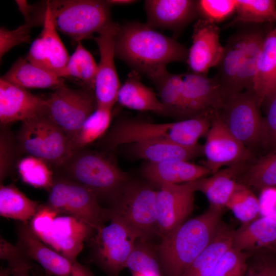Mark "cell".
Segmentation results:
<instances>
[{
    "instance_id": "1",
    "label": "cell",
    "mask_w": 276,
    "mask_h": 276,
    "mask_svg": "<svg viewBox=\"0 0 276 276\" xmlns=\"http://www.w3.org/2000/svg\"><path fill=\"white\" fill-rule=\"evenodd\" d=\"M188 50L147 24L137 22L119 26L115 46L116 57L150 79L169 63L187 62Z\"/></svg>"
},
{
    "instance_id": "2",
    "label": "cell",
    "mask_w": 276,
    "mask_h": 276,
    "mask_svg": "<svg viewBox=\"0 0 276 276\" xmlns=\"http://www.w3.org/2000/svg\"><path fill=\"white\" fill-rule=\"evenodd\" d=\"M223 209L210 205L162 238L155 249L162 276H181L216 235L223 222Z\"/></svg>"
},
{
    "instance_id": "3",
    "label": "cell",
    "mask_w": 276,
    "mask_h": 276,
    "mask_svg": "<svg viewBox=\"0 0 276 276\" xmlns=\"http://www.w3.org/2000/svg\"><path fill=\"white\" fill-rule=\"evenodd\" d=\"M210 114L200 115L177 122L155 123L139 120L116 122L102 142L106 150L117 146L150 141H167L186 147L198 145V140L206 135L211 125Z\"/></svg>"
},
{
    "instance_id": "4",
    "label": "cell",
    "mask_w": 276,
    "mask_h": 276,
    "mask_svg": "<svg viewBox=\"0 0 276 276\" xmlns=\"http://www.w3.org/2000/svg\"><path fill=\"white\" fill-rule=\"evenodd\" d=\"M54 171L55 176L82 185L93 192L100 202L106 200L110 206L130 180L108 157L85 148L73 152Z\"/></svg>"
},
{
    "instance_id": "5",
    "label": "cell",
    "mask_w": 276,
    "mask_h": 276,
    "mask_svg": "<svg viewBox=\"0 0 276 276\" xmlns=\"http://www.w3.org/2000/svg\"><path fill=\"white\" fill-rule=\"evenodd\" d=\"M56 29L78 43L91 38L110 22V6L106 1H48Z\"/></svg>"
},
{
    "instance_id": "6",
    "label": "cell",
    "mask_w": 276,
    "mask_h": 276,
    "mask_svg": "<svg viewBox=\"0 0 276 276\" xmlns=\"http://www.w3.org/2000/svg\"><path fill=\"white\" fill-rule=\"evenodd\" d=\"M150 183L129 180L109 207L111 217L123 221L139 240L147 241L150 237L158 234L157 191Z\"/></svg>"
},
{
    "instance_id": "7",
    "label": "cell",
    "mask_w": 276,
    "mask_h": 276,
    "mask_svg": "<svg viewBox=\"0 0 276 276\" xmlns=\"http://www.w3.org/2000/svg\"><path fill=\"white\" fill-rule=\"evenodd\" d=\"M16 136L21 153L44 160L53 170L73 153L70 139L48 113L22 122Z\"/></svg>"
},
{
    "instance_id": "8",
    "label": "cell",
    "mask_w": 276,
    "mask_h": 276,
    "mask_svg": "<svg viewBox=\"0 0 276 276\" xmlns=\"http://www.w3.org/2000/svg\"><path fill=\"white\" fill-rule=\"evenodd\" d=\"M49 192L47 204L83 221L96 231L111 219L110 209L102 207L93 192L76 182L55 176Z\"/></svg>"
},
{
    "instance_id": "9",
    "label": "cell",
    "mask_w": 276,
    "mask_h": 276,
    "mask_svg": "<svg viewBox=\"0 0 276 276\" xmlns=\"http://www.w3.org/2000/svg\"><path fill=\"white\" fill-rule=\"evenodd\" d=\"M50 117L72 143L86 119L97 108L94 90L73 89L64 85L46 99Z\"/></svg>"
},
{
    "instance_id": "10",
    "label": "cell",
    "mask_w": 276,
    "mask_h": 276,
    "mask_svg": "<svg viewBox=\"0 0 276 276\" xmlns=\"http://www.w3.org/2000/svg\"><path fill=\"white\" fill-rule=\"evenodd\" d=\"M261 104L253 90H245L229 97L219 111L228 130L252 153L261 143Z\"/></svg>"
},
{
    "instance_id": "11",
    "label": "cell",
    "mask_w": 276,
    "mask_h": 276,
    "mask_svg": "<svg viewBox=\"0 0 276 276\" xmlns=\"http://www.w3.org/2000/svg\"><path fill=\"white\" fill-rule=\"evenodd\" d=\"M110 223L97 231L89 239L96 263L109 276H118L126 268L128 257L139 240L123 221L112 216Z\"/></svg>"
},
{
    "instance_id": "12",
    "label": "cell",
    "mask_w": 276,
    "mask_h": 276,
    "mask_svg": "<svg viewBox=\"0 0 276 276\" xmlns=\"http://www.w3.org/2000/svg\"><path fill=\"white\" fill-rule=\"evenodd\" d=\"M16 233V245L27 258L39 263L46 273L51 276H94L77 260L69 259L44 244L32 232L29 223L19 222Z\"/></svg>"
},
{
    "instance_id": "13",
    "label": "cell",
    "mask_w": 276,
    "mask_h": 276,
    "mask_svg": "<svg viewBox=\"0 0 276 276\" xmlns=\"http://www.w3.org/2000/svg\"><path fill=\"white\" fill-rule=\"evenodd\" d=\"M206 161L204 166L213 174L223 166L243 162H253L254 153L245 147L228 130L219 113H212L211 125L203 146Z\"/></svg>"
},
{
    "instance_id": "14",
    "label": "cell",
    "mask_w": 276,
    "mask_h": 276,
    "mask_svg": "<svg viewBox=\"0 0 276 276\" xmlns=\"http://www.w3.org/2000/svg\"><path fill=\"white\" fill-rule=\"evenodd\" d=\"M119 25L111 21L94 39L100 52V60L94 93L97 106L112 109L121 86L114 63L115 46Z\"/></svg>"
},
{
    "instance_id": "15",
    "label": "cell",
    "mask_w": 276,
    "mask_h": 276,
    "mask_svg": "<svg viewBox=\"0 0 276 276\" xmlns=\"http://www.w3.org/2000/svg\"><path fill=\"white\" fill-rule=\"evenodd\" d=\"M196 191V180L159 187L156 206L158 234L162 238L187 221L193 210Z\"/></svg>"
},
{
    "instance_id": "16",
    "label": "cell",
    "mask_w": 276,
    "mask_h": 276,
    "mask_svg": "<svg viewBox=\"0 0 276 276\" xmlns=\"http://www.w3.org/2000/svg\"><path fill=\"white\" fill-rule=\"evenodd\" d=\"M224 103L221 88L214 77L192 72L183 74L181 120L220 111Z\"/></svg>"
},
{
    "instance_id": "17",
    "label": "cell",
    "mask_w": 276,
    "mask_h": 276,
    "mask_svg": "<svg viewBox=\"0 0 276 276\" xmlns=\"http://www.w3.org/2000/svg\"><path fill=\"white\" fill-rule=\"evenodd\" d=\"M43 28L32 42L26 56L31 63L61 78H67L66 66L70 58L54 24L50 9L45 2Z\"/></svg>"
},
{
    "instance_id": "18",
    "label": "cell",
    "mask_w": 276,
    "mask_h": 276,
    "mask_svg": "<svg viewBox=\"0 0 276 276\" xmlns=\"http://www.w3.org/2000/svg\"><path fill=\"white\" fill-rule=\"evenodd\" d=\"M46 99L27 89L0 79V123L9 125L47 114Z\"/></svg>"
},
{
    "instance_id": "19",
    "label": "cell",
    "mask_w": 276,
    "mask_h": 276,
    "mask_svg": "<svg viewBox=\"0 0 276 276\" xmlns=\"http://www.w3.org/2000/svg\"><path fill=\"white\" fill-rule=\"evenodd\" d=\"M219 34L216 25L198 18L194 26L192 44L187 60L192 72L207 75L211 68L217 66L224 50Z\"/></svg>"
},
{
    "instance_id": "20",
    "label": "cell",
    "mask_w": 276,
    "mask_h": 276,
    "mask_svg": "<svg viewBox=\"0 0 276 276\" xmlns=\"http://www.w3.org/2000/svg\"><path fill=\"white\" fill-rule=\"evenodd\" d=\"M60 214L54 219L44 243L69 259L77 260L84 242L89 240L96 231L74 216Z\"/></svg>"
},
{
    "instance_id": "21",
    "label": "cell",
    "mask_w": 276,
    "mask_h": 276,
    "mask_svg": "<svg viewBox=\"0 0 276 276\" xmlns=\"http://www.w3.org/2000/svg\"><path fill=\"white\" fill-rule=\"evenodd\" d=\"M145 9L147 25L174 33L179 32L198 18L197 1L147 0Z\"/></svg>"
},
{
    "instance_id": "22",
    "label": "cell",
    "mask_w": 276,
    "mask_h": 276,
    "mask_svg": "<svg viewBox=\"0 0 276 276\" xmlns=\"http://www.w3.org/2000/svg\"><path fill=\"white\" fill-rule=\"evenodd\" d=\"M142 173L149 182L159 187L193 181L211 175L210 170L204 165L178 160L147 162L143 167Z\"/></svg>"
},
{
    "instance_id": "23",
    "label": "cell",
    "mask_w": 276,
    "mask_h": 276,
    "mask_svg": "<svg viewBox=\"0 0 276 276\" xmlns=\"http://www.w3.org/2000/svg\"><path fill=\"white\" fill-rule=\"evenodd\" d=\"M251 162H243L220 169L196 180L197 191L203 193L210 205L224 208L241 176Z\"/></svg>"
},
{
    "instance_id": "24",
    "label": "cell",
    "mask_w": 276,
    "mask_h": 276,
    "mask_svg": "<svg viewBox=\"0 0 276 276\" xmlns=\"http://www.w3.org/2000/svg\"><path fill=\"white\" fill-rule=\"evenodd\" d=\"M130 155L135 158L158 163L169 160L189 161L203 154V146L186 147L171 141H150L128 145Z\"/></svg>"
},
{
    "instance_id": "25",
    "label": "cell",
    "mask_w": 276,
    "mask_h": 276,
    "mask_svg": "<svg viewBox=\"0 0 276 276\" xmlns=\"http://www.w3.org/2000/svg\"><path fill=\"white\" fill-rule=\"evenodd\" d=\"M244 34L243 28L233 34L224 46L222 57L213 77L219 84L225 102L236 94L237 78L242 60Z\"/></svg>"
},
{
    "instance_id": "26",
    "label": "cell",
    "mask_w": 276,
    "mask_h": 276,
    "mask_svg": "<svg viewBox=\"0 0 276 276\" xmlns=\"http://www.w3.org/2000/svg\"><path fill=\"white\" fill-rule=\"evenodd\" d=\"M117 101L129 109L168 115L167 109L155 93L142 83L139 73L133 70L129 73L125 82L121 84Z\"/></svg>"
},
{
    "instance_id": "27",
    "label": "cell",
    "mask_w": 276,
    "mask_h": 276,
    "mask_svg": "<svg viewBox=\"0 0 276 276\" xmlns=\"http://www.w3.org/2000/svg\"><path fill=\"white\" fill-rule=\"evenodd\" d=\"M253 90L262 103L276 92V28L265 36L257 63Z\"/></svg>"
},
{
    "instance_id": "28",
    "label": "cell",
    "mask_w": 276,
    "mask_h": 276,
    "mask_svg": "<svg viewBox=\"0 0 276 276\" xmlns=\"http://www.w3.org/2000/svg\"><path fill=\"white\" fill-rule=\"evenodd\" d=\"M4 80L24 89H55L65 85L63 78L48 72L27 60L20 58L1 77Z\"/></svg>"
},
{
    "instance_id": "29",
    "label": "cell",
    "mask_w": 276,
    "mask_h": 276,
    "mask_svg": "<svg viewBox=\"0 0 276 276\" xmlns=\"http://www.w3.org/2000/svg\"><path fill=\"white\" fill-rule=\"evenodd\" d=\"M276 241V222L261 217L235 230L232 247L245 252L269 248Z\"/></svg>"
},
{
    "instance_id": "30",
    "label": "cell",
    "mask_w": 276,
    "mask_h": 276,
    "mask_svg": "<svg viewBox=\"0 0 276 276\" xmlns=\"http://www.w3.org/2000/svg\"><path fill=\"white\" fill-rule=\"evenodd\" d=\"M235 232L223 222L210 244L181 276H210L222 255L232 247Z\"/></svg>"
},
{
    "instance_id": "31",
    "label": "cell",
    "mask_w": 276,
    "mask_h": 276,
    "mask_svg": "<svg viewBox=\"0 0 276 276\" xmlns=\"http://www.w3.org/2000/svg\"><path fill=\"white\" fill-rule=\"evenodd\" d=\"M244 34L242 60L235 88L236 94L243 90H253L258 59L265 35L256 25H246Z\"/></svg>"
},
{
    "instance_id": "32",
    "label": "cell",
    "mask_w": 276,
    "mask_h": 276,
    "mask_svg": "<svg viewBox=\"0 0 276 276\" xmlns=\"http://www.w3.org/2000/svg\"><path fill=\"white\" fill-rule=\"evenodd\" d=\"M40 204L27 197L13 183L0 185V214L5 218L28 223Z\"/></svg>"
},
{
    "instance_id": "33",
    "label": "cell",
    "mask_w": 276,
    "mask_h": 276,
    "mask_svg": "<svg viewBox=\"0 0 276 276\" xmlns=\"http://www.w3.org/2000/svg\"><path fill=\"white\" fill-rule=\"evenodd\" d=\"M258 190L276 187V148L251 162L238 180Z\"/></svg>"
},
{
    "instance_id": "34",
    "label": "cell",
    "mask_w": 276,
    "mask_h": 276,
    "mask_svg": "<svg viewBox=\"0 0 276 276\" xmlns=\"http://www.w3.org/2000/svg\"><path fill=\"white\" fill-rule=\"evenodd\" d=\"M236 16L227 25H257L276 22V1L236 0Z\"/></svg>"
},
{
    "instance_id": "35",
    "label": "cell",
    "mask_w": 276,
    "mask_h": 276,
    "mask_svg": "<svg viewBox=\"0 0 276 276\" xmlns=\"http://www.w3.org/2000/svg\"><path fill=\"white\" fill-rule=\"evenodd\" d=\"M153 82L160 101L167 109L168 115L179 118L183 88V74L170 73L164 70L151 79Z\"/></svg>"
},
{
    "instance_id": "36",
    "label": "cell",
    "mask_w": 276,
    "mask_h": 276,
    "mask_svg": "<svg viewBox=\"0 0 276 276\" xmlns=\"http://www.w3.org/2000/svg\"><path fill=\"white\" fill-rule=\"evenodd\" d=\"M16 168L22 180L34 188L49 191L54 183L53 168L40 158L28 155L19 160Z\"/></svg>"
},
{
    "instance_id": "37",
    "label": "cell",
    "mask_w": 276,
    "mask_h": 276,
    "mask_svg": "<svg viewBox=\"0 0 276 276\" xmlns=\"http://www.w3.org/2000/svg\"><path fill=\"white\" fill-rule=\"evenodd\" d=\"M66 70L67 78L78 79L83 87L94 90L98 64L81 41L77 43L74 52L70 56Z\"/></svg>"
},
{
    "instance_id": "38",
    "label": "cell",
    "mask_w": 276,
    "mask_h": 276,
    "mask_svg": "<svg viewBox=\"0 0 276 276\" xmlns=\"http://www.w3.org/2000/svg\"><path fill=\"white\" fill-rule=\"evenodd\" d=\"M112 109L99 107L86 119L72 143L73 152L85 147L103 136L111 120Z\"/></svg>"
},
{
    "instance_id": "39",
    "label": "cell",
    "mask_w": 276,
    "mask_h": 276,
    "mask_svg": "<svg viewBox=\"0 0 276 276\" xmlns=\"http://www.w3.org/2000/svg\"><path fill=\"white\" fill-rule=\"evenodd\" d=\"M225 207L243 224L255 220L260 215L259 198L251 188L241 183L236 186Z\"/></svg>"
},
{
    "instance_id": "40",
    "label": "cell",
    "mask_w": 276,
    "mask_h": 276,
    "mask_svg": "<svg viewBox=\"0 0 276 276\" xmlns=\"http://www.w3.org/2000/svg\"><path fill=\"white\" fill-rule=\"evenodd\" d=\"M132 273L152 272L161 274L156 252L147 241L137 240L126 264Z\"/></svg>"
},
{
    "instance_id": "41",
    "label": "cell",
    "mask_w": 276,
    "mask_h": 276,
    "mask_svg": "<svg viewBox=\"0 0 276 276\" xmlns=\"http://www.w3.org/2000/svg\"><path fill=\"white\" fill-rule=\"evenodd\" d=\"M1 125L0 133V182L9 176L17 166L18 156L21 154L16 136L8 127Z\"/></svg>"
},
{
    "instance_id": "42",
    "label": "cell",
    "mask_w": 276,
    "mask_h": 276,
    "mask_svg": "<svg viewBox=\"0 0 276 276\" xmlns=\"http://www.w3.org/2000/svg\"><path fill=\"white\" fill-rule=\"evenodd\" d=\"M44 16L38 14L26 17L24 24L15 30H9L4 27L0 29V57H2L13 47L27 42L30 39V31L37 25H43Z\"/></svg>"
},
{
    "instance_id": "43",
    "label": "cell",
    "mask_w": 276,
    "mask_h": 276,
    "mask_svg": "<svg viewBox=\"0 0 276 276\" xmlns=\"http://www.w3.org/2000/svg\"><path fill=\"white\" fill-rule=\"evenodd\" d=\"M249 257V252L232 247L219 259L210 276H245Z\"/></svg>"
},
{
    "instance_id": "44",
    "label": "cell",
    "mask_w": 276,
    "mask_h": 276,
    "mask_svg": "<svg viewBox=\"0 0 276 276\" xmlns=\"http://www.w3.org/2000/svg\"><path fill=\"white\" fill-rule=\"evenodd\" d=\"M236 0L197 1L198 18L216 25L236 12Z\"/></svg>"
},
{
    "instance_id": "45",
    "label": "cell",
    "mask_w": 276,
    "mask_h": 276,
    "mask_svg": "<svg viewBox=\"0 0 276 276\" xmlns=\"http://www.w3.org/2000/svg\"><path fill=\"white\" fill-rule=\"evenodd\" d=\"M57 210L48 204H40L29 222L32 232L43 243L48 238L55 218L59 214Z\"/></svg>"
},
{
    "instance_id": "46",
    "label": "cell",
    "mask_w": 276,
    "mask_h": 276,
    "mask_svg": "<svg viewBox=\"0 0 276 276\" xmlns=\"http://www.w3.org/2000/svg\"><path fill=\"white\" fill-rule=\"evenodd\" d=\"M266 101L267 107L263 118L261 145L272 150L276 148V92Z\"/></svg>"
},
{
    "instance_id": "47",
    "label": "cell",
    "mask_w": 276,
    "mask_h": 276,
    "mask_svg": "<svg viewBox=\"0 0 276 276\" xmlns=\"http://www.w3.org/2000/svg\"><path fill=\"white\" fill-rule=\"evenodd\" d=\"M255 257L252 265L257 276H276V253L269 249Z\"/></svg>"
},
{
    "instance_id": "48",
    "label": "cell",
    "mask_w": 276,
    "mask_h": 276,
    "mask_svg": "<svg viewBox=\"0 0 276 276\" xmlns=\"http://www.w3.org/2000/svg\"><path fill=\"white\" fill-rule=\"evenodd\" d=\"M258 198L260 215L276 222V187L262 189Z\"/></svg>"
},
{
    "instance_id": "49",
    "label": "cell",
    "mask_w": 276,
    "mask_h": 276,
    "mask_svg": "<svg viewBox=\"0 0 276 276\" xmlns=\"http://www.w3.org/2000/svg\"><path fill=\"white\" fill-rule=\"evenodd\" d=\"M32 267H24L18 268L14 270L12 272L13 276H30V271ZM44 276H51L48 273H46Z\"/></svg>"
},
{
    "instance_id": "50",
    "label": "cell",
    "mask_w": 276,
    "mask_h": 276,
    "mask_svg": "<svg viewBox=\"0 0 276 276\" xmlns=\"http://www.w3.org/2000/svg\"><path fill=\"white\" fill-rule=\"evenodd\" d=\"M107 3L111 6L112 5H127L136 2L133 0H108Z\"/></svg>"
},
{
    "instance_id": "51",
    "label": "cell",
    "mask_w": 276,
    "mask_h": 276,
    "mask_svg": "<svg viewBox=\"0 0 276 276\" xmlns=\"http://www.w3.org/2000/svg\"><path fill=\"white\" fill-rule=\"evenodd\" d=\"M132 276H162L161 274L152 272L148 273H132Z\"/></svg>"
},
{
    "instance_id": "52",
    "label": "cell",
    "mask_w": 276,
    "mask_h": 276,
    "mask_svg": "<svg viewBox=\"0 0 276 276\" xmlns=\"http://www.w3.org/2000/svg\"><path fill=\"white\" fill-rule=\"evenodd\" d=\"M245 276H257L256 272L252 266L248 268Z\"/></svg>"
},
{
    "instance_id": "53",
    "label": "cell",
    "mask_w": 276,
    "mask_h": 276,
    "mask_svg": "<svg viewBox=\"0 0 276 276\" xmlns=\"http://www.w3.org/2000/svg\"><path fill=\"white\" fill-rule=\"evenodd\" d=\"M10 275H11V273L7 267L1 268L0 276H9Z\"/></svg>"
},
{
    "instance_id": "54",
    "label": "cell",
    "mask_w": 276,
    "mask_h": 276,
    "mask_svg": "<svg viewBox=\"0 0 276 276\" xmlns=\"http://www.w3.org/2000/svg\"><path fill=\"white\" fill-rule=\"evenodd\" d=\"M274 250H276V241L268 248Z\"/></svg>"
},
{
    "instance_id": "55",
    "label": "cell",
    "mask_w": 276,
    "mask_h": 276,
    "mask_svg": "<svg viewBox=\"0 0 276 276\" xmlns=\"http://www.w3.org/2000/svg\"><path fill=\"white\" fill-rule=\"evenodd\" d=\"M271 250H272V249H271ZM272 250L274 251L276 253V250Z\"/></svg>"
}]
</instances>
